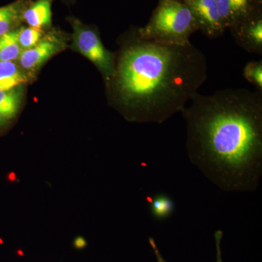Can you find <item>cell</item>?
Instances as JSON below:
<instances>
[{"mask_svg":"<svg viewBox=\"0 0 262 262\" xmlns=\"http://www.w3.org/2000/svg\"><path fill=\"white\" fill-rule=\"evenodd\" d=\"M63 1L67 3H73L75 0H63Z\"/></svg>","mask_w":262,"mask_h":262,"instance_id":"cell-20","label":"cell"},{"mask_svg":"<svg viewBox=\"0 0 262 262\" xmlns=\"http://www.w3.org/2000/svg\"><path fill=\"white\" fill-rule=\"evenodd\" d=\"M69 21L73 29L72 48L92 62L108 83L115 75V53L104 47L96 29L84 25L74 17H70Z\"/></svg>","mask_w":262,"mask_h":262,"instance_id":"cell-4","label":"cell"},{"mask_svg":"<svg viewBox=\"0 0 262 262\" xmlns=\"http://www.w3.org/2000/svg\"><path fill=\"white\" fill-rule=\"evenodd\" d=\"M24 96V86L9 91H0V130L18 115Z\"/></svg>","mask_w":262,"mask_h":262,"instance_id":"cell-10","label":"cell"},{"mask_svg":"<svg viewBox=\"0 0 262 262\" xmlns=\"http://www.w3.org/2000/svg\"><path fill=\"white\" fill-rule=\"evenodd\" d=\"M237 46L248 53L262 55V9L228 28Z\"/></svg>","mask_w":262,"mask_h":262,"instance_id":"cell-7","label":"cell"},{"mask_svg":"<svg viewBox=\"0 0 262 262\" xmlns=\"http://www.w3.org/2000/svg\"><path fill=\"white\" fill-rule=\"evenodd\" d=\"M64 39L58 31L48 32L37 46L22 51L18 65L28 75H34L51 57L64 49L67 46Z\"/></svg>","mask_w":262,"mask_h":262,"instance_id":"cell-5","label":"cell"},{"mask_svg":"<svg viewBox=\"0 0 262 262\" xmlns=\"http://www.w3.org/2000/svg\"><path fill=\"white\" fill-rule=\"evenodd\" d=\"M22 51L18 42V29L0 37V61H15Z\"/></svg>","mask_w":262,"mask_h":262,"instance_id":"cell-13","label":"cell"},{"mask_svg":"<svg viewBox=\"0 0 262 262\" xmlns=\"http://www.w3.org/2000/svg\"><path fill=\"white\" fill-rule=\"evenodd\" d=\"M141 38L170 46L189 44V38L199 31L198 24L187 5L172 0H159L151 18L138 29Z\"/></svg>","mask_w":262,"mask_h":262,"instance_id":"cell-3","label":"cell"},{"mask_svg":"<svg viewBox=\"0 0 262 262\" xmlns=\"http://www.w3.org/2000/svg\"><path fill=\"white\" fill-rule=\"evenodd\" d=\"M53 0H36L28 5L23 13V20L29 27L41 30L52 25L51 6Z\"/></svg>","mask_w":262,"mask_h":262,"instance_id":"cell-9","label":"cell"},{"mask_svg":"<svg viewBox=\"0 0 262 262\" xmlns=\"http://www.w3.org/2000/svg\"><path fill=\"white\" fill-rule=\"evenodd\" d=\"M44 35V31L41 29L31 27L18 28V42L23 51L37 46Z\"/></svg>","mask_w":262,"mask_h":262,"instance_id":"cell-15","label":"cell"},{"mask_svg":"<svg viewBox=\"0 0 262 262\" xmlns=\"http://www.w3.org/2000/svg\"><path fill=\"white\" fill-rule=\"evenodd\" d=\"M149 243L151 248H152L153 251H154L155 256H156L157 261H158V262H167L165 259H164L163 256H162L159 250H158V246H157L155 239H153L152 237H149Z\"/></svg>","mask_w":262,"mask_h":262,"instance_id":"cell-18","label":"cell"},{"mask_svg":"<svg viewBox=\"0 0 262 262\" xmlns=\"http://www.w3.org/2000/svg\"><path fill=\"white\" fill-rule=\"evenodd\" d=\"M32 0H16L0 8V37L18 29L23 20V13Z\"/></svg>","mask_w":262,"mask_h":262,"instance_id":"cell-11","label":"cell"},{"mask_svg":"<svg viewBox=\"0 0 262 262\" xmlns=\"http://www.w3.org/2000/svg\"><path fill=\"white\" fill-rule=\"evenodd\" d=\"M149 204L150 212L155 220L163 221L167 220L173 214L175 205L171 198L163 193L156 194L146 198Z\"/></svg>","mask_w":262,"mask_h":262,"instance_id":"cell-14","label":"cell"},{"mask_svg":"<svg viewBox=\"0 0 262 262\" xmlns=\"http://www.w3.org/2000/svg\"><path fill=\"white\" fill-rule=\"evenodd\" d=\"M181 113L191 163L222 190L255 192L262 175V92L196 94Z\"/></svg>","mask_w":262,"mask_h":262,"instance_id":"cell-1","label":"cell"},{"mask_svg":"<svg viewBox=\"0 0 262 262\" xmlns=\"http://www.w3.org/2000/svg\"><path fill=\"white\" fill-rule=\"evenodd\" d=\"M223 237V232L217 230L214 234L215 248H216V262H223L222 258V250H221V241Z\"/></svg>","mask_w":262,"mask_h":262,"instance_id":"cell-17","label":"cell"},{"mask_svg":"<svg viewBox=\"0 0 262 262\" xmlns=\"http://www.w3.org/2000/svg\"><path fill=\"white\" fill-rule=\"evenodd\" d=\"M30 80L31 76L15 61H0V91H9Z\"/></svg>","mask_w":262,"mask_h":262,"instance_id":"cell-12","label":"cell"},{"mask_svg":"<svg viewBox=\"0 0 262 262\" xmlns=\"http://www.w3.org/2000/svg\"><path fill=\"white\" fill-rule=\"evenodd\" d=\"M75 245L77 248H82L85 246L86 242L82 237H78V238L75 239Z\"/></svg>","mask_w":262,"mask_h":262,"instance_id":"cell-19","label":"cell"},{"mask_svg":"<svg viewBox=\"0 0 262 262\" xmlns=\"http://www.w3.org/2000/svg\"><path fill=\"white\" fill-rule=\"evenodd\" d=\"M172 1H177L180 2V3H183V2H184V0H172Z\"/></svg>","mask_w":262,"mask_h":262,"instance_id":"cell-21","label":"cell"},{"mask_svg":"<svg viewBox=\"0 0 262 262\" xmlns=\"http://www.w3.org/2000/svg\"><path fill=\"white\" fill-rule=\"evenodd\" d=\"M198 24L199 31L210 39L225 34L226 29L216 0H184Z\"/></svg>","mask_w":262,"mask_h":262,"instance_id":"cell-6","label":"cell"},{"mask_svg":"<svg viewBox=\"0 0 262 262\" xmlns=\"http://www.w3.org/2000/svg\"><path fill=\"white\" fill-rule=\"evenodd\" d=\"M226 29L262 9V0H216Z\"/></svg>","mask_w":262,"mask_h":262,"instance_id":"cell-8","label":"cell"},{"mask_svg":"<svg viewBox=\"0 0 262 262\" xmlns=\"http://www.w3.org/2000/svg\"><path fill=\"white\" fill-rule=\"evenodd\" d=\"M243 75L250 83L262 92V61H250L245 66Z\"/></svg>","mask_w":262,"mask_h":262,"instance_id":"cell-16","label":"cell"},{"mask_svg":"<svg viewBox=\"0 0 262 262\" xmlns=\"http://www.w3.org/2000/svg\"><path fill=\"white\" fill-rule=\"evenodd\" d=\"M133 29L108 82L112 100L129 120L162 124L182 112L208 77L207 58L192 43L160 44Z\"/></svg>","mask_w":262,"mask_h":262,"instance_id":"cell-2","label":"cell"}]
</instances>
